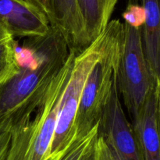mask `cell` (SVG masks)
Returning <instances> with one entry per match:
<instances>
[{"label": "cell", "instance_id": "obj_1", "mask_svg": "<svg viewBox=\"0 0 160 160\" xmlns=\"http://www.w3.org/2000/svg\"><path fill=\"white\" fill-rule=\"evenodd\" d=\"M65 36L50 26L41 37L16 45L17 74L0 86V120L12 117L43 95L71 53Z\"/></svg>", "mask_w": 160, "mask_h": 160}, {"label": "cell", "instance_id": "obj_2", "mask_svg": "<svg viewBox=\"0 0 160 160\" xmlns=\"http://www.w3.org/2000/svg\"><path fill=\"white\" fill-rule=\"evenodd\" d=\"M78 52L71 53L40 100L12 123L6 160H45L51 147L62 95L70 81Z\"/></svg>", "mask_w": 160, "mask_h": 160}, {"label": "cell", "instance_id": "obj_3", "mask_svg": "<svg viewBox=\"0 0 160 160\" xmlns=\"http://www.w3.org/2000/svg\"><path fill=\"white\" fill-rule=\"evenodd\" d=\"M111 23L112 30L109 42L83 88L75 120V138L84 137L98 125L117 84L124 27L120 20H112Z\"/></svg>", "mask_w": 160, "mask_h": 160}, {"label": "cell", "instance_id": "obj_4", "mask_svg": "<svg viewBox=\"0 0 160 160\" xmlns=\"http://www.w3.org/2000/svg\"><path fill=\"white\" fill-rule=\"evenodd\" d=\"M112 30L110 20L102 34L85 49L75 56L71 76L61 100L52 142L45 160L59 158L75 139V120L84 83L104 52Z\"/></svg>", "mask_w": 160, "mask_h": 160}, {"label": "cell", "instance_id": "obj_5", "mask_svg": "<svg viewBox=\"0 0 160 160\" xmlns=\"http://www.w3.org/2000/svg\"><path fill=\"white\" fill-rule=\"evenodd\" d=\"M124 34L117 72V88L126 109L134 119L156 81L145 58L142 40V28L123 23Z\"/></svg>", "mask_w": 160, "mask_h": 160}, {"label": "cell", "instance_id": "obj_6", "mask_svg": "<svg viewBox=\"0 0 160 160\" xmlns=\"http://www.w3.org/2000/svg\"><path fill=\"white\" fill-rule=\"evenodd\" d=\"M98 135L110 143L120 160H145L132 125L123 112L117 84L98 123Z\"/></svg>", "mask_w": 160, "mask_h": 160}, {"label": "cell", "instance_id": "obj_7", "mask_svg": "<svg viewBox=\"0 0 160 160\" xmlns=\"http://www.w3.org/2000/svg\"><path fill=\"white\" fill-rule=\"evenodd\" d=\"M0 20L13 38L41 37L50 28L48 18L25 0H0Z\"/></svg>", "mask_w": 160, "mask_h": 160}, {"label": "cell", "instance_id": "obj_8", "mask_svg": "<svg viewBox=\"0 0 160 160\" xmlns=\"http://www.w3.org/2000/svg\"><path fill=\"white\" fill-rule=\"evenodd\" d=\"M132 128L145 160H160V131L156 113V88L149 94Z\"/></svg>", "mask_w": 160, "mask_h": 160}, {"label": "cell", "instance_id": "obj_9", "mask_svg": "<svg viewBox=\"0 0 160 160\" xmlns=\"http://www.w3.org/2000/svg\"><path fill=\"white\" fill-rule=\"evenodd\" d=\"M53 23L63 34L70 48L78 52L85 49L89 44L86 38L84 23L78 0H50Z\"/></svg>", "mask_w": 160, "mask_h": 160}, {"label": "cell", "instance_id": "obj_10", "mask_svg": "<svg viewBox=\"0 0 160 160\" xmlns=\"http://www.w3.org/2000/svg\"><path fill=\"white\" fill-rule=\"evenodd\" d=\"M145 22L142 28L144 53L156 81L160 80V2L142 0Z\"/></svg>", "mask_w": 160, "mask_h": 160}, {"label": "cell", "instance_id": "obj_11", "mask_svg": "<svg viewBox=\"0 0 160 160\" xmlns=\"http://www.w3.org/2000/svg\"><path fill=\"white\" fill-rule=\"evenodd\" d=\"M118 0H78L89 45L103 33L110 22Z\"/></svg>", "mask_w": 160, "mask_h": 160}, {"label": "cell", "instance_id": "obj_12", "mask_svg": "<svg viewBox=\"0 0 160 160\" xmlns=\"http://www.w3.org/2000/svg\"><path fill=\"white\" fill-rule=\"evenodd\" d=\"M98 125L83 138H77L61 156L52 160H95V141Z\"/></svg>", "mask_w": 160, "mask_h": 160}, {"label": "cell", "instance_id": "obj_13", "mask_svg": "<svg viewBox=\"0 0 160 160\" xmlns=\"http://www.w3.org/2000/svg\"><path fill=\"white\" fill-rule=\"evenodd\" d=\"M16 45L17 42L14 38L0 44V86L17 74L19 70Z\"/></svg>", "mask_w": 160, "mask_h": 160}, {"label": "cell", "instance_id": "obj_14", "mask_svg": "<svg viewBox=\"0 0 160 160\" xmlns=\"http://www.w3.org/2000/svg\"><path fill=\"white\" fill-rule=\"evenodd\" d=\"M123 23L136 28H142L145 22V11L142 5L137 2L130 1L128 3L126 9L122 14Z\"/></svg>", "mask_w": 160, "mask_h": 160}, {"label": "cell", "instance_id": "obj_15", "mask_svg": "<svg viewBox=\"0 0 160 160\" xmlns=\"http://www.w3.org/2000/svg\"><path fill=\"white\" fill-rule=\"evenodd\" d=\"M12 119L6 117L0 120V160H6L11 142Z\"/></svg>", "mask_w": 160, "mask_h": 160}, {"label": "cell", "instance_id": "obj_16", "mask_svg": "<svg viewBox=\"0 0 160 160\" xmlns=\"http://www.w3.org/2000/svg\"><path fill=\"white\" fill-rule=\"evenodd\" d=\"M95 160H120L110 143L98 134L95 141Z\"/></svg>", "mask_w": 160, "mask_h": 160}, {"label": "cell", "instance_id": "obj_17", "mask_svg": "<svg viewBox=\"0 0 160 160\" xmlns=\"http://www.w3.org/2000/svg\"><path fill=\"white\" fill-rule=\"evenodd\" d=\"M25 1L41 11L48 18L50 26L52 25L53 17L50 0H25Z\"/></svg>", "mask_w": 160, "mask_h": 160}, {"label": "cell", "instance_id": "obj_18", "mask_svg": "<svg viewBox=\"0 0 160 160\" xmlns=\"http://www.w3.org/2000/svg\"><path fill=\"white\" fill-rule=\"evenodd\" d=\"M13 38L9 31H8L7 28H6L2 22L0 20V44L3 43V42L9 41L10 39Z\"/></svg>", "mask_w": 160, "mask_h": 160}, {"label": "cell", "instance_id": "obj_19", "mask_svg": "<svg viewBox=\"0 0 160 160\" xmlns=\"http://www.w3.org/2000/svg\"><path fill=\"white\" fill-rule=\"evenodd\" d=\"M156 113H157L158 123L160 131V80L157 81L156 87Z\"/></svg>", "mask_w": 160, "mask_h": 160}, {"label": "cell", "instance_id": "obj_20", "mask_svg": "<svg viewBox=\"0 0 160 160\" xmlns=\"http://www.w3.org/2000/svg\"><path fill=\"white\" fill-rule=\"evenodd\" d=\"M159 2H160V0H159Z\"/></svg>", "mask_w": 160, "mask_h": 160}]
</instances>
